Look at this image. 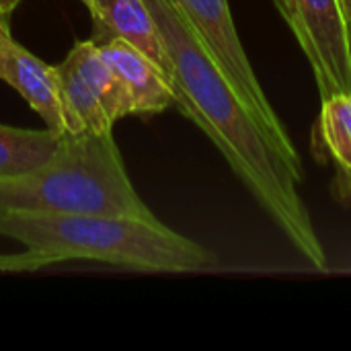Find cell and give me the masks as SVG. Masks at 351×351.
<instances>
[{
  "label": "cell",
  "instance_id": "12",
  "mask_svg": "<svg viewBox=\"0 0 351 351\" xmlns=\"http://www.w3.org/2000/svg\"><path fill=\"white\" fill-rule=\"evenodd\" d=\"M319 134L337 169L351 165V93H337L321 101Z\"/></svg>",
  "mask_w": 351,
  "mask_h": 351
},
{
  "label": "cell",
  "instance_id": "9",
  "mask_svg": "<svg viewBox=\"0 0 351 351\" xmlns=\"http://www.w3.org/2000/svg\"><path fill=\"white\" fill-rule=\"evenodd\" d=\"M68 58L78 68L80 76L86 80L95 97L99 99L101 107L105 109L109 121L115 125L119 119L134 115V101L119 78V74L109 66V62L103 58L101 47L97 41H76L72 49L68 51Z\"/></svg>",
  "mask_w": 351,
  "mask_h": 351
},
{
  "label": "cell",
  "instance_id": "15",
  "mask_svg": "<svg viewBox=\"0 0 351 351\" xmlns=\"http://www.w3.org/2000/svg\"><path fill=\"white\" fill-rule=\"evenodd\" d=\"M21 4V0H0V16L10 21V14L14 12V8Z\"/></svg>",
  "mask_w": 351,
  "mask_h": 351
},
{
  "label": "cell",
  "instance_id": "4",
  "mask_svg": "<svg viewBox=\"0 0 351 351\" xmlns=\"http://www.w3.org/2000/svg\"><path fill=\"white\" fill-rule=\"evenodd\" d=\"M171 2L177 6L183 19L191 25L199 41L208 47L214 62L232 82L239 97L251 109V113L255 115V119L259 121L261 130L265 132L269 142L276 146V150L284 156V160L292 167V171L300 179H304L300 154L284 121L271 107L247 58V51L241 43V37L237 33L234 21L228 8V0H171Z\"/></svg>",
  "mask_w": 351,
  "mask_h": 351
},
{
  "label": "cell",
  "instance_id": "18",
  "mask_svg": "<svg viewBox=\"0 0 351 351\" xmlns=\"http://www.w3.org/2000/svg\"><path fill=\"white\" fill-rule=\"evenodd\" d=\"M80 2H82V4H84L86 8H88V12L93 10V4H95V0H80Z\"/></svg>",
  "mask_w": 351,
  "mask_h": 351
},
{
  "label": "cell",
  "instance_id": "8",
  "mask_svg": "<svg viewBox=\"0 0 351 351\" xmlns=\"http://www.w3.org/2000/svg\"><path fill=\"white\" fill-rule=\"evenodd\" d=\"M103 58L119 74L134 101V115H156L177 105V93L169 74L144 51L115 37L99 43Z\"/></svg>",
  "mask_w": 351,
  "mask_h": 351
},
{
  "label": "cell",
  "instance_id": "17",
  "mask_svg": "<svg viewBox=\"0 0 351 351\" xmlns=\"http://www.w3.org/2000/svg\"><path fill=\"white\" fill-rule=\"evenodd\" d=\"M6 29H10V21H6V19H2V16H0V33H2V31H6Z\"/></svg>",
  "mask_w": 351,
  "mask_h": 351
},
{
  "label": "cell",
  "instance_id": "11",
  "mask_svg": "<svg viewBox=\"0 0 351 351\" xmlns=\"http://www.w3.org/2000/svg\"><path fill=\"white\" fill-rule=\"evenodd\" d=\"M60 76V88L66 109V125L68 134H105L113 132V123L109 121L105 109L101 107L99 99L80 76L74 62L66 56L62 64L56 66Z\"/></svg>",
  "mask_w": 351,
  "mask_h": 351
},
{
  "label": "cell",
  "instance_id": "2",
  "mask_svg": "<svg viewBox=\"0 0 351 351\" xmlns=\"http://www.w3.org/2000/svg\"><path fill=\"white\" fill-rule=\"evenodd\" d=\"M0 237L21 243L43 267L82 259L148 274H193L216 261L212 251L158 218L0 210Z\"/></svg>",
  "mask_w": 351,
  "mask_h": 351
},
{
  "label": "cell",
  "instance_id": "3",
  "mask_svg": "<svg viewBox=\"0 0 351 351\" xmlns=\"http://www.w3.org/2000/svg\"><path fill=\"white\" fill-rule=\"evenodd\" d=\"M0 210L156 218L136 193L113 132L64 134L47 162L0 177Z\"/></svg>",
  "mask_w": 351,
  "mask_h": 351
},
{
  "label": "cell",
  "instance_id": "7",
  "mask_svg": "<svg viewBox=\"0 0 351 351\" xmlns=\"http://www.w3.org/2000/svg\"><path fill=\"white\" fill-rule=\"evenodd\" d=\"M90 16L95 25L93 41L103 43L119 37L152 58L173 80L162 33L146 0H95Z\"/></svg>",
  "mask_w": 351,
  "mask_h": 351
},
{
  "label": "cell",
  "instance_id": "13",
  "mask_svg": "<svg viewBox=\"0 0 351 351\" xmlns=\"http://www.w3.org/2000/svg\"><path fill=\"white\" fill-rule=\"evenodd\" d=\"M41 267L43 263L29 251L16 255H0V271H35Z\"/></svg>",
  "mask_w": 351,
  "mask_h": 351
},
{
  "label": "cell",
  "instance_id": "14",
  "mask_svg": "<svg viewBox=\"0 0 351 351\" xmlns=\"http://www.w3.org/2000/svg\"><path fill=\"white\" fill-rule=\"evenodd\" d=\"M335 187H337V193H339L346 202H351V165L350 167H346V169H337Z\"/></svg>",
  "mask_w": 351,
  "mask_h": 351
},
{
  "label": "cell",
  "instance_id": "16",
  "mask_svg": "<svg viewBox=\"0 0 351 351\" xmlns=\"http://www.w3.org/2000/svg\"><path fill=\"white\" fill-rule=\"evenodd\" d=\"M341 6H343L346 16H348V21H350V25H351V0H341Z\"/></svg>",
  "mask_w": 351,
  "mask_h": 351
},
{
  "label": "cell",
  "instance_id": "6",
  "mask_svg": "<svg viewBox=\"0 0 351 351\" xmlns=\"http://www.w3.org/2000/svg\"><path fill=\"white\" fill-rule=\"evenodd\" d=\"M0 80L10 84L49 130L68 134L58 68L16 43L10 29L0 33Z\"/></svg>",
  "mask_w": 351,
  "mask_h": 351
},
{
  "label": "cell",
  "instance_id": "1",
  "mask_svg": "<svg viewBox=\"0 0 351 351\" xmlns=\"http://www.w3.org/2000/svg\"><path fill=\"white\" fill-rule=\"evenodd\" d=\"M173 68L177 109L218 148L294 251L317 271L329 261L298 191L302 179L269 142L259 121L171 0H146Z\"/></svg>",
  "mask_w": 351,
  "mask_h": 351
},
{
  "label": "cell",
  "instance_id": "5",
  "mask_svg": "<svg viewBox=\"0 0 351 351\" xmlns=\"http://www.w3.org/2000/svg\"><path fill=\"white\" fill-rule=\"evenodd\" d=\"M306 56L321 101L351 93V25L341 0H274Z\"/></svg>",
  "mask_w": 351,
  "mask_h": 351
},
{
  "label": "cell",
  "instance_id": "10",
  "mask_svg": "<svg viewBox=\"0 0 351 351\" xmlns=\"http://www.w3.org/2000/svg\"><path fill=\"white\" fill-rule=\"evenodd\" d=\"M64 134L53 130H23L0 123V177L29 173L47 162Z\"/></svg>",
  "mask_w": 351,
  "mask_h": 351
}]
</instances>
